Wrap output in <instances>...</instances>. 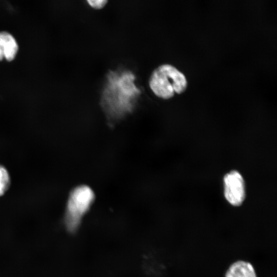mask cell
<instances>
[{
	"label": "cell",
	"mask_w": 277,
	"mask_h": 277,
	"mask_svg": "<svg viewBox=\"0 0 277 277\" xmlns=\"http://www.w3.org/2000/svg\"><path fill=\"white\" fill-rule=\"evenodd\" d=\"M224 195L232 205L240 206L245 197V185L241 174L236 171H232L224 177Z\"/></svg>",
	"instance_id": "obj_4"
},
{
	"label": "cell",
	"mask_w": 277,
	"mask_h": 277,
	"mask_svg": "<svg viewBox=\"0 0 277 277\" xmlns=\"http://www.w3.org/2000/svg\"><path fill=\"white\" fill-rule=\"evenodd\" d=\"M134 78L129 71L112 72L108 75L101 103L110 128L132 113L135 107L140 91L134 84Z\"/></svg>",
	"instance_id": "obj_1"
},
{
	"label": "cell",
	"mask_w": 277,
	"mask_h": 277,
	"mask_svg": "<svg viewBox=\"0 0 277 277\" xmlns=\"http://www.w3.org/2000/svg\"><path fill=\"white\" fill-rule=\"evenodd\" d=\"M225 277H257L252 265L243 260L232 263L226 272Z\"/></svg>",
	"instance_id": "obj_5"
},
{
	"label": "cell",
	"mask_w": 277,
	"mask_h": 277,
	"mask_svg": "<svg viewBox=\"0 0 277 277\" xmlns=\"http://www.w3.org/2000/svg\"><path fill=\"white\" fill-rule=\"evenodd\" d=\"M0 45L3 49L4 57L8 61L13 60L18 50L14 37L8 32H0Z\"/></svg>",
	"instance_id": "obj_6"
},
{
	"label": "cell",
	"mask_w": 277,
	"mask_h": 277,
	"mask_svg": "<svg viewBox=\"0 0 277 277\" xmlns=\"http://www.w3.org/2000/svg\"><path fill=\"white\" fill-rule=\"evenodd\" d=\"M4 57V51L2 47L0 45V61L2 60Z\"/></svg>",
	"instance_id": "obj_9"
},
{
	"label": "cell",
	"mask_w": 277,
	"mask_h": 277,
	"mask_svg": "<svg viewBox=\"0 0 277 277\" xmlns=\"http://www.w3.org/2000/svg\"><path fill=\"white\" fill-rule=\"evenodd\" d=\"M88 4L93 8L101 9L105 6L108 2L107 0H88Z\"/></svg>",
	"instance_id": "obj_8"
},
{
	"label": "cell",
	"mask_w": 277,
	"mask_h": 277,
	"mask_svg": "<svg viewBox=\"0 0 277 277\" xmlns=\"http://www.w3.org/2000/svg\"><path fill=\"white\" fill-rule=\"evenodd\" d=\"M150 88L157 97L168 99L175 93L184 92L187 81L183 73L169 64H163L155 68L149 80Z\"/></svg>",
	"instance_id": "obj_2"
},
{
	"label": "cell",
	"mask_w": 277,
	"mask_h": 277,
	"mask_svg": "<svg viewBox=\"0 0 277 277\" xmlns=\"http://www.w3.org/2000/svg\"><path fill=\"white\" fill-rule=\"evenodd\" d=\"M94 199V191L87 185H80L72 189L68 199L64 216L65 225L68 231L72 232L77 229Z\"/></svg>",
	"instance_id": "obj_3"
},
{
	"label": "cell",
	"mask_w": 277,
	"mask_h": 277,
	"mask_svg": "<svg viewBox=\"0 0 277 277\" xmlns=\"http://www.w3.org/2000/svg\"><path fill=\"white\" fill-rule=\"evenodd\" d=\"M10 183L9 176L6 169L0 166V196L7 189Z\"/></svg>",
	"instance_id": "obj_7"
}]
</instances>
